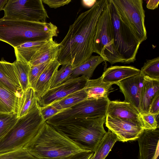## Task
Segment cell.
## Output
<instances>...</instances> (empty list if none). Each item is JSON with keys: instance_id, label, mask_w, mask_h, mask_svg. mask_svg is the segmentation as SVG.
<instances>
[{"instance_id": "6da1fadb", "label": "cell", "mask_w": 159, "mask_h": 159, "mask_svg": "<svg viewBox=\"0 0 159 159\" xmlns=\"http://www.w3.org/2000/svg\"><path fill=\"white\" fill-rule=\"evenodd\" d=\"M107 1L97 0L93 7L81 13L70 26L59 43L57 60L61 65H70L74 68L92 55L97 24Z\"/></svg>"}, {"instance_id": "7a4b0ae2", "label": "cell", "mask_w": 159, "mask_h": 159, "mask_svg": "<svg viewBox=\"0 0 159 159\" xmlns=\"http://www.w3.org/2000/svg\"><path fill=\"white\" fill-rule=\"evenodd\" d=\"M24 148L39 159H65L87 151L46 122Z\"/></svg>"}, {"instance_id": "3957f363", "label": "cell", "mask_w": 159, "mask_h": 159, "mask_svg": "<svg viewBox=\"0 0 159 159\" xmlns=\"http://www.w3.org/2000/svg\"><path fill=\"white\" fill-rule=\"evenodd\" d=\"M58 33L57 27L51 22L0 19V41L14 48L27 42L49 40Z\"/></svg>"}, {"instance_id": "277c9868", "label": "cell", "mask_w": 159, "mask_h": 159, "mask_svg": "<svg viewBox=\"0 0 159 159\" xmlns=\"http://www.w3.org/2000/svg\"><path fill=\"white\" fill-rule=\"evenodd\" d=\"M106 117L84 119L53 126L81 149L94 152L106 133Z\"/></svg>"}, {"instance_id": "5b68a950", "label": "cell", "mask_w": 159, "mask_h": 159, "mask_svg": "<svg viewBox=\"0 0 159 159\" xmlns=\"http://www.w3.org/2000/svg\"><path fill=\"white\" fill-rule=\"evenodd\" d=\"M38 104L25 116L18 118L9 132L0 139V154L24 148L44 122Z\"/></svg>"}, {"instance_id": "8992f818", "label": "cell", "mask_w": 159, "mask_h": 159, "mask_svg": "<svg viewBox=\"0 0 159 159\" xmlns=\"http://www.w3.org/2000/svg\"><path fill=\"white\" fill-rule=\"evenodd\" d=\"M114 45L124 64L134 62L140 43L133 31L121 17L113 0H107Z\"/></svg>"}, {"instance_id": "52a82bcc", "label": "cell", "mask_w": 159, "mask_h": 159, "mask_svg": "<svg viewBox=\"0 0 159 159\" xmlns=\"http://www.w3.org/2000/svg\"><path fill=\"white\" fill-rule=\"evenodd\" d=\"M108 98L86 99L64 110L46 121L54 126L84 119L106 117Z\"/></svg>"}, {"instance_id": "ba28073f", "label": "cell", "mask_w": 159, "mask_h": 159, "mask_svg": "<svg viewBox=\"0 0 159 159\" xmlns=\"http://www.w3.org/2000/svg\"><path fill=\"white\" fill-rule=\"evenodd\" d=\"M93 52L101 56L104 61L113 65L124 63L116 51L114 45L112 26L107 3L100 16L96 26L93 44Z\"/></svg>"}, {"instance_id": "9c48e42d", "label": "cell", "mask_w": 159, "mask_h": 159, "mask_svg": "<svg viewBox=\"0 0 159 159\" xmlns=\"http://www.w3.org/2000/svg\"><path fill=\"white\" fill-rule=\"evenodd\" d=\"M2 10L4 20L46 22L48 16L42 0H9Z\"/></svg>"}, {"instance_id": "30bf717a", "label": "cell", "mask_w": 159, "mask_h": 159, "mask_svg": "<svg viewBox=\"0 0 159 159\" xmlns=\"http://www.w3.org/2000/svg\"><path fill=\"white\" fill-rule=\"evenodd\" d=\"M120 15L134 33L140 43L147 39L145 11L142 0H113Z\"/></svg>"}, {"instance_id": "8fae6325", "label": "cell", "mask_w": 159, "mask_h": 159, "mask_svg": "<svg viewBox=\"0 0 159 159\" xmlns=\"http://www.w3.org/2000/svg\"><path fill=\"white\" fill-rule=\"evenodd\" d=\"M89 79L84 76L67 80L56 87L49 89L37 99L40 107L51 105L68 95L84 88Z\"/></svg>"}, {"instance_id": "7c38bea8", "label": "cell", "mask_w": 159, "mask_h": 159, "mask_svg": "<svg viewBox=\"0 0 159 159\" xmlns=\"http://www.w3.org/2000/svg\"><path fill=\"white\" fill-rule=\"evenodd\" d=\"M106 125L117 136L119 141L137 140L144 129L141 125L107 115Z\"/></svg>"}, {"instance_id": "4fadbf2b", "label": "cell", "mask_w": 159, "mask_h": 159, "mask_svg": "<svg viewBox=\"0 0 159 159\" xmlns=\"http://www.w3.org/2000/svg\"><path fill=\"white\" fill-rule=\"evenodd\" d=\"M139 159H159V130L144 129L137 139Z\"/></svg>"}, {"instance_id": "5bb4252c", "label": "cell", "mask_w": 159, "mask_h": 159, "mask_svg": "<svg viewBox=\"0 0 159 159\" xmlns=\"http://www.w3.org/2000/svg\"><path fill=\"white\" fill-rule=\"evenodd\" d=\"M144 77L140 73L115 84L119 86L124 96V102L131 104L139 112L140 98Z\"/></svg>"}, {"instance_id": "9a60e30c", "label": "cell", "mask_w": 159, "mask_h": 159, "mask_svg": "<svg viewBox=\"0 0 159 159\" xmlns=\"http://www.w3.org/2000/svg\"><path fill=\"white\" fill-rule=\"evenodd\" d=\"M58 43L53 39L25 43L14 48L16 60L29 63L50 48Z\"/></svg>"}, {"instance_id": "2e32d148", "label": "cell", "mask_w": 159, "mask_h": 159, "mask_svg": "<svg viewBox=\"0 0 159 159\" xmlns=\"http://www.w3.org/2000/svg\"><path fill=\"white\" fill-rule=\"evenodd\" d=\"M107 115L139 124L143 126L139 111L132 105L128 102L110 101Z\"/></svg>"}, {"instance_id": "e0dca14e", "label": "cell", "mask_w": 159, "mask_h": 159, "mask_svg": "<svg viewBox=\"0 0 159 159\" xmlns=\"http://www.w3.org/2000/svg\"><path fill=\"white\" fill-rule=\"evenodd\" d=\"M0 83L6 88L21 96L23 93L13 63L0 61Z\"/></svg>"}, {"instance_id": "ac0fdd59", "label": "cell", "mask_w": 159, "mask_h": 159, "mask_svg": "<svg viewBox=\"0 0 159 159\" xmlns=\"http://www.w3.org/2000/svg\"><path fill=\"white\" fill-rule=\"evenodd\" d=\"M159 92V81L144 77L139 100L141 114L149 113L151 104Z\"/></svg>"}, {"instance_id": "d6986e66", "label": "cell", "mask_w": 159, "mask_h": 159, "mask_svg": "<svg viewBox=\"0 0 159 159\" xmlns=\"http://www.w3.org/2000/svg\"><path fill=\"white\" fill-rule=\"evenodd\" d=\"M141 70L131 66H111L107 68L102 75L105 83L115 84L120 81L139 74Z\"/></svg>"}, {"instance_id": "ffe728a7", "label": "cell", "mask_w": 159, "mask_h": 159, "mask_svg": "<svg viewBox=\"0 0 159 159\" xmlns=\"http://www.w3.org/2000/svg\"><path fill=\"white\" fill-rule=\"evenodd\" d=\"M60 64L57 60L51 62L38 79L34 89L37 100L48 91Z\"/></svg>"}, {"instance_id": "44dd1931", "label": "cell", "mask_w": 159, "mask_h": 159, "mask_svg": "<svg viewBox=\"0 0 159 159\" xmlns=\"http://www.w3.org/2000/svg\"><path fill=\"white\" fill-rule=\"evenodd\" d=\"M20 97L0 83V113L17 114Z\"/></svg>"}, {"instance_id": "7402d4cb", "label": "cell", "mask_w": 159, "mask_h": 159, "mask_svg": "<svg viewBox=\"0 0 159 159\" xmlns=\"http://www.w3.org/2000/svg\"><path fill=\"white\" fill-rule=\"evenodd\" d=\"M113 84L103 82L102 76L97 79L88 80L84 88L87 95V99L108 98L113 89Z\"/></svg>"}, {"instance_id": "603a6c76", "label": "cell", "mask_w": 159, "mask_h": 159, "mask_svg": "<svg viewBox=\"0 0 159 159\" xmlns=\"http://www.w3.org/2000/svg\"><path fill=\"white\" fill-rule=\"evenodd\" d=\"M104 61L103 59L99 55H92L84 62L74 68L71 74L67 80L81 76L89 79L96 68Z\"/></svg>"}, {"instance_id": "cb8c5ba5", "label": "cell", "mask_w": 159, "mask_h": 159, "mask_svg": "<svg viewBox=\"0 0 159 159\" xmlns=\"http://www.w3.org/2000/svg\"><path fill=\"white\" fill-rule=\"evenodd\" d=\"M117 141H119V139L117 135L108 129L90 159H105Z\"/></svg>"}, {"instance_id": "d4e9b609", "label": "cell", "mask_w": 159, "mask_h": 159, "mask_svg": "<svg viewBox=\"0 0 159 159\" xmlns=\"http://www.w3.org/2000/svg\"><path fill=\"white\" fill-rule=\"evenodd\" d=\"M38 104L34 89L30 87L23 92L20 97L17 113L18 118L26 115Z\"/></svg>"}, {"instance_id": "484cf974", "label": "cell", "mask_w": 159, "mask_h": 159, "mask_svg": "<svg viewBox=\"0 0 159 159\" xmlns=\"http://www.w3.org/2000/svg\"><path fill=\"white\" fill-rule=\"evenodd\" d=\"M87 98V94L83 88L68 95L51 105L61 111L72 107Z\"/></svg>"}, {"instance_id": "4316f807", "label": "cell", "mask_w": 159, "mask_h": 159, "mask_svg": "<svg viewBox=\"0 0 159 159\" xmlns=\"http://www.w3.org/2000/svg\"><path fill=\"white\" fill-rule=\"evenodd\" d=\"M13 63L23 92L30 87L29 75L30 69V65L29 63L26 62L17 60H16Z\"/></svg>"}, {"instance_id": "83f0119b", "label": "cell", "mask_w": 159, "mask_h": 159, "mask_svg": "<svg viewBox=\"0 0 159 159\" xmlns=\"http://www.w3.org/2000/svg\"><path fill=\"white\" fill-rule=\"evenodd\" d=\"M140 70L144 77L159 81V57L147 60Z\"/></svg>"}, {"instance_id": "f1b7e54d", "label": "cell", "mask_w": 159, "mask_h": 159, "mask_svg": "<svg viewBox=\"0 0 159 159\" xmlns=\"http://www.w3.org/2000/svg\"><path fill=\"white\" fill-rule=\"evenodd\" d=\"M59 48V43H58L32 60L29 64L30 66H35L57 60Z\"/></svg>"}, {"instance_id": "f546056e", "label": "cell", "mask_w": 159, "mask_h": 159, "mask_svg": "<svg viewBox=\"0 0 159 159\" xmlns=\"http://www.w3.org/2000/svg\"><path fill=\"white\" fill-rule=\"evenodd\" d=\"M17 114L0 113V139L5 136L17 122Z\"/></svg>"}, {"instance_id": "4dcf8cb0", "label": "cell", "mask_w": 159, "mask_h": 159, "mask_svg": "<svg viewBox=\"0 0 159 159\" xmlns=\"http://www.w3.org/2000/svg\"><path fill=\"white\" fill-rule=\"evenodd\" d=\"M73 68L71 65H62L54 76L50 89L53 88L66 80L71 74Z\"/></svg>"}, {"instance_id": "1f68e13d", "label": "cell", "mask_w": 159, "mask_h": 159, "mask_svg": "<svg viewBox=\"0 0 159 159\" xmlns=\"http://www.w3.org/2000/svg\"><path fill=\"white\" fill-rule=\"evenodd\" d=\"M0 159H39L25 148L0 154Z\"/></svg>"}, {"instance_id": "d6a6232c", "label": "cell", "mask_w": 159, "mask_h": 159, "mask_svg": "<svg viewBox=\"0 0 159 159\" xmlns=\"http://www.w3.org/2000/svg\"><path fill=\"white\" fill-rule=\"evenodd\" d=\"M51 62L43 63L35 66H30L29 75L30 87L34 89L36 82L39 77Z\"/></svg>"}, {"instance_id": "836d02e7", "label": "cell", "mask_w": 159, "mask_h": 159, "mask_svg": "<svg viewBox=\"0 0 159 159\" xmlns=\"http://www.w3.org/2000/svg\"><path fill=\"white\" fill-rule=\"evenodd\" d=\"M140 116L144 129H158V123L155 116L148 113L141 114Z\"/></svg>"}, {"instance_id": "e575fe53", "label": "cell", "mask_w": 159, "mask_h": 159, "mask_svg": "<svg viewBox=\"0 0 159 159\" xmlns=\"http://www.w3.org/2000/svg\"><path fill=\"white\" fill-rule=\"evenodd\" d=\"M40 108V113L44 122L60 112L51 105Z\"/></svg>"}, {"instance_id": "d590c367", "label": "cell", "mask_w": 159, "mask_h": 159, "mask_svg": "<svg viewBox=\"0 0 159 159\" xmlns=\"http://www.w3.org/2000/svg\"><path fill=\"white\" fill-rule=\"evenodd\" d=\"M43 3L47 5L50 8H56L70 3L71 0H42Z\"/></svg>"}, {"instance_id": "8d00e7d4", "label": "cell", "mask_w": 159, "mask_h": 159, "mask_svg": "<svg viewBox=\"0 0 159 159\" xmlns=\"http://www.w3.org/2000/svg\"><path fill=\"white\" fill-rule=\"evenodd\" d=\"M159 92L154 98L150 105L149 113L155 116L159 115Z\"/></svg>"}, {"instance_id": "74e56055", "label": "cell", "mask_w": 159, "mask_h": 159, "mask_svg": "<svg viewBox=\"0 0 159 159\" xmlns=\"http://www.w3.org/2000/svg\"><path fill=\"white\" fill-rule=\"evenodd\" d=\"M94 154V152L90 151H85L65 159H90Z\"/></svg>"}, {"instance_id": "f35d334b", "label": "cell", "mask_w": 159, "mask_h": 159, "mask_svg": "<svg viewBox=\"0 0 159 159\" xmlns=\"http://www.w3.org/2000/svg\"><path fill=\"white\" fill-rule=\"evenodd\" d=\"M159 0H149L147 1L146 7L148 9L153 10L157 8Z\"/></svg>"}, {"instance_id": "ab89813d", "label": "cell", "mask_w": 159, "mask_h": 159, "mask_svg": "<svg viewBox=\"0 0 159 159\" xmlns=\"http://www.w3.org/2000/svg\"><path fill=\"white\" fill-rule=\"evenodd\" d=\"M97 0H82V4L85 7L91 8L95 3Z\"/></svg>"}, {"instance_id": "60d3db41", "label": "cell", "mask_w": 159, "mask_h": 159, "mask_svg": "<svg viewBox=\"0 0 159 159\" xmlns=\"http://www.w3.org/2000/svg\"><path fill=\"white\" fill-rule=\"evenodd\" d=\"M8 0H0V11L2 10Z\"/></svg>"}]
</instances>
